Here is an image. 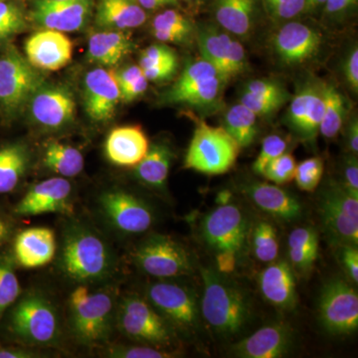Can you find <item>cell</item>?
<instances>
[{"instance_id": "obj_61", "label": "cell", "mask_w": 358, "mask_h": 358, "mask_svg": "<svg viewBox=\"0 0 358 358\" xmlns=\"http://www.w3.org/2000/svg\"><path fill=\"white\" fill-rule=\"evenodd\" d=\"M138 2L145 10H154L162 7L176 6L178 4V0H138Z\"/></svg>"}, {"instance_id": "obj_6", "label": "cell", "mask_w": 358, "mask_h": 358, "mask_svg": "<svg viewBox=\"0 0 358 358\" xmlns=\"http://www.w3.org/2000/svg\"><path fill=\"white\" fill-rule=\"evenodd\" d=\"M115 327L141 345L166 348L176 338L173 327L147 299L136 294H124L117 300Z\"/></svg>"}, {"instance_id": "obj_45", "label": "cell", "mask_w": 358, "mask_h": 358, "mask_svg": "<svg viewBox=\"0 0 358 358\" xmlns=\"http://www.w3.org/2000/svg\"><path fill=\"white\" fill-rule=\"evenodd\" d=\"M287 147H288L287 141L282 136H278V134L266 136L263 141L260 154L254 162V173L263 176L268 164L280 155L285 154Z\"/></svg>"}, {"instance_id": "obj_49", "label": "cell", "mask_w": 358, "mask_h": 358, "mask_svg": "<svg viewBox=\"0 0 358 358\" xmlns=\"http://www.w3.org/2000/svg\"><path fill=\"white\" fill-rule=\"evenodd\" d=\"M244 91L253 95L266 96V98L282 99L287 101L291 99V95L287 89L275 80H252L246 85Z\"/></svg>"}, {"instance_id": "obj_52", "label": "cell", "mask_w": 358, "mask_h": 358, "mask_svg": "<svg viewBox=\"0 0 358 358\" xmlns=\"http://www.w3.org/2000/svg\"><path fill=\"white\" fill-rule=\"evenodd\" d=\"M341 265L345 270L346 275L353 282H358V250L357 246L352 245H341Z\"/></svg>"}, {"instance_id": "obj_8", "label": "cell", "mask_w": 358, "mask_h": 358, "mask_svg": "<svg viewBox=\"0 0 358 358\" xmlns=\"http://www.w3.org/2000/svg\"><path fill=\"white\" fill-rule=\"evenodd\" d=\"M42 86L43 76L15 47L0 54V110L7 119L20 114Z\"/></svg>"}, {"instance_id": "obj_2", "label": "cell", "mask_w": 358, "mask_h": 358, "mask_svg": "<svg viewBox=\"0 0 358 358\" xmlns=\"http://www.w3.org/2000/svg\"><path fill=\"white\" fill-rule=\"evenodd\" d=\"M203 296L200 312L213 333L236 336L251 317V303L243 289L214 268H201Z\"/></svg>"}, {"instance_id": "obj_4", "label": "cell", "mask_w": 358, "mask_h": 358, "mask_svg": "<svg viewBox=\"0 0 358 358\" xmlns=\"http://www.w3.org/2000/svg\"><path fill=\"white\" fill-rule=\"evenodd\" d=\"M200 232L215 255L219 272H234L248 245L250 228L243 210L237 205L223 203L204 216Z\"/></svg>"}, {"instance_id": "obj_54", "label": "cell", "mask_w": 358, "mask_h": 358, "mask_svg": "<svg viewBox=\"0 0 358 358\" xmlns=\"http://www.w3.org/2000/svg\"><path fill=\"white\" fill-rule=\"evenodd\" d=\"M343 76L353 92L358 91V49L353 47L346 56L343 64Z\"/></svg>"}, {"instance_id": "obj_27", "label": "cell", "mask_w": 358, "mask_h": 358, "mask_svg": "<svg viewBox=\"0 0 358 358\" xmlns=\"http://www.w3.org/2000/svg\"><path fill=\"white\" fill-rule=\"evenodd\" d=\"M174 157L173 150L166 141L150 145L147 155L134 169V176L150 189H166L167 178Z\"/></svg>"}, {"instance_id": "obj_32", "label": "cell", "mask_w": 358, "mask_h": 358, "mask_svg": "<svg viewBox=\"0 0 358 358\" xmlns=\"http://www.w3.org/2000/svg\"><path fill=\"white\" fill-rule=\"evenodd\" d=\"M152 35L166 43L185 44L194 34L192 21L173 9L162 11L152 23Z\"/></svg>"}, {"instance_id": "obj_42", "label": "cell", "mask_w": 358, "mask_h": 358, "mask_svg": "<svg viewBox=\"0 0 358 358\" xmlns=\"http://www.w3.org/2000/svg\"><path fill=\"white\" fill-rule=\"evenodd\" d=\"M215 76H219L215 68L210 63L206 62L202 59V60L197 61L186 67L185 71L181 73L176 83L169 89L164 96L174 95L178 92L189 88L193 85Z\"/></svg>"}, {"instance_id": "obj_24", "label": "cell", "mask_w": 358, "mask_h": 358, "mask_svg": "<svg viewBox=\"0 0 358 358\" xmlns=\"http://www.w3.org/2000/svg\"><path fill=\"white\" fill-rule=\"evenodd\" d=\"M264 298L275 308L292 310L296 303V278L286 261H274L259 275Z\"/></svg>"}, {"instance_id": "obj_35", "label": "cell", "mask_w": 358, "mask_h": 358, "mask_svg": "<svg viewBox=\"0 0 358 358\" xmlns=\"http://www.w3.org/2000/svg\"><path fill=\"white\" fill-rule=\"evenodd\" d=\"M257 117L243 103H236L226 113L223 128L240 148H248L255 141L258 134Z\"/></svg>"}, {"instance_id": "obj_13", "label": "cell", "mask_w": 358, "mask_h": 358, "mask_svg": "<svg viewBox=\"0 0 358 358\" xmlns=\"http://www.w3.org/2000/svg\"><path fill=\"white\" fill-rule=\"evenodd\" d=\"M319 315L322 327L329 333H355L358 327L357 292L343 280H331L320 294Z\"/></svg>"}, {"instance_id": "obj_31", "label": "cell", "mask_w": 358, "mask_h": 358, "mask_svg": "<svg viewBox=\"0 0 358 358\" xmlns=\"http://www.w3.org/2000/svg\"><path fill=\"white\" fill-rule=\"evenodd\" d=\"M289 258L293 270L301 275L312 271L319 255V235L310 227L296 228L288 239Z\"/></svg>"}, {"instance_id": "obj_11", "label": "cell", "mask_w": 358, "mask_h": 358, "mask_svg": "<svg viewBox=\"0 0 358 358\" xmlns=\"http://www.w3.org/2000/svg\"><path fill=\"white\" fill-rule=\"evenodd\" d=\"M145 299L173 329L192 334L199 327L200 306L197 296L185 285L162 280L148 286Z\"/></svg>"}, {"instance_id": "obj_14", "label": "cell", "mask_w": 358, "mask_h": 358, "mask_svg": "<svg viewBox=\"0 0 358 358\" xmlns=\"http://www.w3.org/2000/svg\"><path fill=\"white\" fill-rule=\"evenodd\" d=\"M74 208L72 185L67 178L58 176L33 185L16 204L14 213L20 216L48 213L72 215Z\"/></svg>"}, {"instance_id": "obj_9", "label": "cell", "mask_w": 358, "mask_h": 358, "mask_svg": "<svg viewBox=\"0 0 358 358\" xmlns=\"http://www.w3.org/2000/svg\"><path fill=\"white\" fill-rule=\"evenodd\" d=\"M96 205L103 222L122 236L143 234L154 225L155 212L150 205L122 188L105 190Z\"/></svg>"}, {"instance_id": "obj_36", "label": "cell", "mask_w": 358, "mask_h": 358, "mask_svg": "<svg viewBox=\"0 0 358 358\" xmlns=\"http://www.w3.org/2000/svg\"><path fill=\"white\" fill-rule=\"evenodd\" d=\"M224 84L225 82L219 76L209 78L174 95L164 96V100L171 103H183L192 107H207L217 100Z\"/></svg>"}, {"instance_id": "obj_59", "label": "cell", "mask_w": 358, "mask_h": 358, "mask_svg": "<svg viewBox=\"0 0 358 358\" xmlns=\"http://www.w3.org/2000/svg\"><path fill=\"white\" fill-rule=\"evenodd\" d=\"M13 226L10 219L4 212L0 210V248L8 241L13 235Z\"/></svg>"}, {"instance_id": "obj_47", "label": "cell", "mask_w": 358, "mask_h": 358, "mask_svg": "<svg viewBox=\"0 0 358 358\" xmlns=\"http://www.w3.org/2000/svg\"><path fill=\"white\" fill-rule=\"evenodd\" d=\"M289 101L282 99L266 98L243 92L240 98V103L246 106L257 117H270L284 107Z\"/></svg>"}, {"instance_id": "obj_50", "label": "cell", "mask_w": 358, "mask_h": 358, "mask_svg": "<svg viewBox=\"0 0 358 358\" xmlns=\"http://www.w3.org/2000/svg\"><path fill=\"white\" fill-rule=\"evenodd\" d=\"M178 59L176 52L166 44H154L141 52L140 67L159 64L166 61Z\"/></svg>"}, {"instance_id": "obj_23", "label": "cell", "mask_w": 358, "mask_h": 358, "mask_svg": "<svg viewBox=\"0 0 358 358\" xmlns=\"http://www.w3.org/2000/svg\"><path fill=\"white\" fill-rule=\"evenodd\" d=\"M150 148L145 131L138 126H122L113 129L105 143V154L110 164L134 167Z\"/></svg>"}, {"instance_id": "obj_57", "label": "cell", "mask_w": 358, "mask_h": 358, "mask_svg": "<svg viewBox=\"0 0 358 358\" xmlns=\"http://www.w3.org/2000/svg\"><path fill=\"white\" fill-rule=\"evenodd\" d=\"M357 0H327L324 10L329 15L338 16L355 7Z\"/></svg>"}, {"instance_id": "obj_53", "label": "cell", "mask_w": 358, "mask_h": 358, "mask_svg": "<svg viewBox=\"0 0 358 358\" xmlns=\"http://www.w3.org/2000/svg\"><path fill=\"white\" fill-rule=\"evenodd\" d=\"M341 185L358 197V164L357 155H352L348 157L343 164V182Z\"/></svg>"}, {"instance_id": "obj_20", "label": "cell", "mask_w": 358, "mask_h": 358, "mask_svg": "<svg viewBox=\"0 0 358 358\" xmlns=\"http://www.w3.org/2000/svg\"><path fill=\"white\" fill-rule=\"evenodd\" d=\"M294 343V331L286 324H272L232 346V353L243 358H280L289 353Z\"/></svg>"}, {"instance_id": "obj_26", "label": "cell", "mask_w": 358, "mask_h": 358, "mask_svg": "<svg viewBox=\"0 0 358 358\" xmlns=\"http://www.w3.org/2000/svg\"><path fill=\"white\" fill-rule=\"evenodd\" d=\"M133 40L119 30H103L90 37L87 58L95 64L114 67L134 50Z\"/></svg>"}, {"instance_id": "obj_1", "label": "cell", "mask_w": 358, "mask_h": 358, "mask_svg": "<svg viewBox=\"0 0 358 358\" xmlns=\"http://www.w3.org/2000/svg\"><path fill=\"white\" fill-rule=\"evenodd\" d=\"M57 263L62 274L78 284L106 281L117 268L110 245L98 231L79 221L64 228Z\"/></svg>"}, {"instance_id": "obj_44", "label": "cell", "mask_w": 358, "mask_h": 358, "mask_svg": "<svg viewBox=\"0 0 358 358\" xmlns=\"http://www.w3.org/2000/svg\"><path fill=\"white\" fill-rule=\"evenodd\" d=\"M296 167V162L293 155L285 152L268 164L263 176L275 185H286L289 181L294 180Z\"/></svg>"}, {"instance_id": "obj_25", "label": "cell", "mask_w": 358, "mask_h": 358, "mask_svg": "<svg viewBox=\"0 0 358 358\" xmlns=\"http://www.w3.org/2000/svg\"><path fill=\"white\" fill-rule=\"evenodd\" d=\"M147 17L138 0H100L96 24L103 30L124 31L140 27Z\"/></svg>"}, {"instance_id": "obj_58", "label": "cell", "mask_w": 358, "mask_h": 358, "mask_svg": "<svg viewBox=\"0 0 358 358\" xmlns=\"http://www.w3.org/2000/svg\"><path fill=\"white\" fill-rule=\"evenodd\" d=\"M348 147L352 155H357L358 152V121L357 117L350 120L348 128Z\"/></svg>"}, {"instance_id": "obj_17", "label": "cell", "mask_w": 358, "mask_h": 358, "mask_svg": "<svg viewBox=\"0 0 358 358\" xmlns=\"http://www.w3.org/2000/svg\"><path fill=\"white\" fill-rule=\"evenodd\" d=\"M28 62L38 70L58 71L66 67L73 56V43L64 32L43 28L25 42Z\"/></svg>"}, {"instance_id": "obj_60", "label": "cell", "mask_w": 358, "mask_h": 358, "mask_svg": "<svg viewBox=\"0 0 358 358\" xmlns=\"http://www.w3.org/2000/svg\"><path fill=\"white\" fill-rule=\"evenodd\" d=\"M38 352L22 348H0V358H33L40 357Z\"/></svg>"}, {"instance_id": "obj_40", "label": "cell", "mask_w": 358, "mask_h": 358, "mask_svg": "<svg viewBox=\"0 0 358 358\" xmlns=\"http://www.w3.org/2000/svg\"><path fill=\"white\" fill-rule=\"evenodd\" d=\"M26 16L15 0H0V42L25 29Z\"/></svg>"}, {"instance_id": "obj_51", "label": "cell", "mask_w": 358, "mask_h": 358, "mask_svg": "<svg viewBox=\"0 0 358 358\" xmlns=\"http://www.w3.org/2000/svg\"><path fill=\"white\" fill-rule=\"evenodd\" d=\"M178 68V59L141 68L148 82H166L173 79Z\"/></svg>"}, {"instance_id": "obj_46", "label": "cell", "mask_w": 358, "mask_h": 358, "mask_svg": "<svg viewBox=\"0 0 358 358\" xmlns=\"http://www.w3.org/2000/svg\"><path fill=\"white\" fill-rule=\"evenodd\" d=\"M248 68L246 51L243 45L237 40L232 39L226 50L225 64H224L223 80L225 83L233 78L243 74Z\"/></svg>"}, {"instance_id": "obj_37", "label": "cell", "mask_w": 358, "mask_h": 358, "mask_svg": "<svg viewBox=\"0 0 358 358\" xmlns=\"http://www.w3.org/2000/svg\"><path fill=\"white\" fill-rule=\"evenodd\" d=\"M252 247L255 257L263 263H272L279 255L277 231L272 224L260 221L252 231Z\"/></svg>"}, {"instance_id": "obj_56", "label": "cell", "mask_w": 358, "mask_h": 358, "mask_svg": "<svg viewBox=\"0 0 358 358\" xmlns=\"http://www.w3.org/2000/svg\"><path fill=\"white\" fill-rule=\"evenodd\" d=\"M115 81L120 88L127 86V85L133 83L138 78L143 76V73L141 71L140 65H129L128 67L122 68L117 71H112Z\"/></svg>"}, {"instance_id": "obj_7", "label": "cell", "mask_w": 358, "mask_h": 358, "mask_svg": "<svg viewBox=\"0 0 358 358\" xmlns=\"http://www.w3.org/2000/svg\"><path fill=\"white\" fill-rule=\"evenodd\" d=\"M241 148L223 127L200 121L188 147L185 167L207 176L228 173L236 164Z\"/></svg>"}, {"instance_id": "obj_15", "label": "cell", "mask_w": 358, "mask_h": 358, "mask_svg": "<svg viewBox=\"0 0 358 358\" xmlns=\"http://www.w3.org/2000/svg\"><path fill=\"white\" fill-rule=\"evenodd\" d=\"M93 0H34L30 18L48 29L74 32L84 27Z\"/></svg>"}, {"instance_id": "obj_33", "label": "cell", "mask_w": 358, "mask_h": 358, "mask_svg": "<svg viewBox=\"0 0 358 358\" xmlns=\"http://www.w3.org/2000/svg\"><path fill=\"white\" fill-rule=\"evenodd\" d=\"M231 41L232 38L230 35L221 31L216 26L203 24L197 30V43L202 58L215 68L222 80L226 50Z\"/></svg>"}, {"instance_id": "obj_29", "label": "cell", "mask_w": 358, "mask_h": 358, "mask_svg": "<svg viewBox=\"0 0 358 358\" xmlns=\"http://www.w3.org/2000/svg\"><path fill=\"white\" fill-rule=\"evenodd\" d=\"M256 8L257 0H215L214 13L226 31L243 38L253 28Z\"/></svg>"}, {"instance_id": "obj_10", "label": "cell", "mask_w": 358, "mask_h": 358, "mask_svg": "<svg viewBox=\"0 0 358 358\" xmlns=\"http://www.w3.org/2000/svg\"><path fill=\"white\" fill-rule=\"evenodd\" d=\"M133 260L145 274L160 280L189 274L192 260L187 250L173 238L152 234L134 250Z\"/></svg>"}, {"instance_id": "obj_12", "label": "cell", "mask_w": 358, "mask_h": 358, "mask_svg": "<svg viewBox=\"0 0 358 358\" xmlns=\"http://www.w3.org/2000/svg\"><path fill=\"white\" fill-rule=\"evenodd\" d=\"M319 213L331 241L357 247L358 197L341 185L327 186L320 196Z\"/></svg>"}, {"instance_id": "obj_21", "label": "cell", "mask_w": 358, "mask_h": 358, "mask_svg": "<svg viewBox=\"0 0 358 358\" xmlns=\"http://www.w3.org/2000/svg\"><path fill=\"white\" fill-rule=\"evenodd\" d=\"M57 254V240L50 228L32 227L21 231L13 244V259L21 267H44Z\"/></svg>"}, {"instance_id": "obj_30", "label": "cell", "mask_w": 358, "mask_h": 358, "mask_svg": "<svg viewBox=\"0 0 358 358\" xmlns=\"http://www.w3.org/2000/svg\"><path fill=\"white\" fill-rule=\"evenodd\" d=\"M42 162L44 166L61 178H74L83 171V155L76 148L58 141L45 143Z\"/></svg>"}, {"instance_id": "obj_48", "label": "cell", "mask_w": 358, "mask_h": 358, "mask_svg": "<svg viewBox=\"0 0 358 358\" xmlns=\"http://www.w3.org/2000/svg\"><path fill=\"white\" fill-rule=\"evenodd\" d=\"M266 11L275 20H288L305 13L306 0H263Z\"/></svg>"}, {"instance_id": "obj_43", "label": "cell", "mask_w": 358, "mask_h": 358, "mask_svg": "<svg viewBox=\"0 0 358 358\" xmlns=\"http://www.w3.org/2000/svg\"><path fill=\"white\" fill-rule=\"evenodd\" d=\"M106 357L114 358H171L176 353L152 345H113L106 352Z\"/></svg>"}, {"instance_id": "obj_41", "label": "cell", "mask_w": 358, "mask_h": 358, "mask_svg": "<svg viewBox=\"0 0 358 358\" xmlns=\"http://www.w3.org/2000/svg\"><path fill=\"white\" fill-rule=\"evenodd\" d=\"M324 164L322 157H310L296 164L294 180L303 192H313L324 176Z\"/></svg>"}, {"instance_id": "obj_18", "label": "cell", "mask_w": 358, "mask_h": 358, "mask_svg": "<svg viewBox=\"0 0 358 358\" xmlns=\"http://www.w3.org/2000/svg\"><path fill=\"white\" fill-rule=\"evenodd\" d=\"M322 43L320 33L301 22L282 26L273 39L275 53L282 64L289 66L301 64L315 57Z\"/></svg>"}, {"instance_id": "obj_5", "label": "cell", "mask_w": 358, "mask_h": 358, "mask_svg": "<svg viewBox=\"0 0 358 358\" xmlns=\"http://www.w3.org/2000/svg\"><path fill=\"white\" fill-rule=\"evenodd\" d=\"M7 329L21 343L46 348L58 343L61 322L57 308L47 294L30 291L11 306Z\"/></svg>"}, {"instance_id": "obj_38", "label": "cell", "mask_w": 358, "mask_h": 358, "mask_svg": "<svg viewBox=\"0 0 358 358\" xmlns=\"http://www.w3.org/2000/svg\"><path fill=\"white\" fill-rule=\"evenodd\" d=\"M13 259L9 256L0 255V322L21 294V287L14 270Z\"/></svg>"}, {"instance_id": "obj_63", "label": "cell", "mask_w": 358, "mask_h": 358, "mask_svg": "<svg viewBox=\"0 0 358 358\" xmlns=\"http://www.w3.org/2000/svg\"><path fill=\"white\" fill-rule=\"evenodd\" d=\"M186 1H194V0H186Z\"/></svg>"}, {"instance_id": "obj_39", "label": "cell", "mask_w": 358, "mask_h": 358, "mask_svg": "<svg viewBox=\"0 0 358 358\" xmlns=\"http://www.w3.org/2000/svg\"><path fill=\"white\" fill-rule=\"evenodd\" d=\"M322 86V85H306L292 99L291 105L287 110L286 124L294 134H298L300 131L301 124L307 117L315 98L319 95Z\"/></svg>"}, {"instance_id": "obj_62", "label": "cell", "mask_w": 358, "mask_h": 358, "mask_svg": "<svg viewBox=\"0 0 358 358\" xmlns=\"http://www.w3.org/2000/svg\"><path fill=\"white\" fill-rule=\"evenodd\" d=\"M327 0H306L305 13L315 10L319 7L324 6Z\"/></svg>"}, {"instance_id": "obj_3", "label": "cell", "mask_w": 358, "mask_h": 358, "mask_svg": "<svg viewBox=\"0 0 358 358\" xmlns=\"http://www.w3.org/2000/svg\"><path fill=\"white\" fill-rule=\"evenodd\" d=\"M117 305L112 289L78 284L68 299V319L73 336L82 345L107 343L115 327Z\"/></svg>"}, {"instance_id": "obj_28", "label": "cell", "mask_w": 358, "mask_h": 358, "mask_svg": "<svg viewBox=\"0 0 358 358\" xmlns=\"http://www.w3.org/2000/svg\"><path fill=\"white\" fill-rule=\"evenodd\" d=\"M31 157L27 145L9 143L0 145V194L13 192L29 169Z\"/></svg>"}, {"instance_id": "obj_55", "label": "cell", "mask_w": 358, "mask_h": 358, "mask_svg": "<svg viewBox=\"0 0 358 358\" xmlns=\"http://www.w3.org/2000/svg\"><path fill=\"white\" fill-rule=\"evenodd\" d=\"M148 87V81L145 75L138 78V80L134 81L133 83L127 85V86L120 88V95L121 100L124 102H133L134 100L138 99V96L143 95L147 91Z\"/></svg>"}, {"instance_id": "obj_34", "label": "cell", "mask_w": 358, "mask_h": 358, "mask_svg": "<svg viewBox=\"0 0 358 358\" xmlns=\"http://www.w3.org/2000/svg\"><path fill=\"white\" fill-rule=\"evenodd\" d=\"M324 112L320 131L324 138L331 140L343 129L348 113V101L334 85H322Z\"/></svg>"}, {"instance_id": "obj_16", "label": "cell", "mask_w": 358, "mask_h": 358, "mask_svg": "<svg viewBox=\"0 0 358 358\" xmlns=\"http://www.w3.org/2000/svg\"><path fill=\"white\" fill-rule=\"evenodd\" d=\"M28 105L35 122L48 129L67 126L76 113L74 96L69 89L62 86H42Z\"/></svg>"}, {"instance_id": "obj_22", "label": "cell", "mask_w": 358, "mask_h": 358, "mask_svg": "<svg viewBox=\"0 0 358 358\" xmlns=\"http://www.w3.org/2000/svg\"><path fill=\"white\" fill-rule=\"evenodd\" d=\"M244 192L259 209L285 222H293L301 215L300 201L287 190L267 182H250Z\"/></svg>"}, {"instance_id": "obj_19", "label": "cell", "mask_w": 358, "mask_h": 358, "mask_svg": "<svg viewBox=\"0 0 358 358\" xmlns=\"http://www.w3.org/2000/svg\"><path fill=\"white\" fill-rule=\"evenodd\" d=\"M121 101L120 89L112 70L96 68L84 80V107L90 119L106 122L114 117Z\"/></svg>"}]
</instances>
